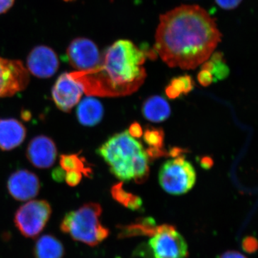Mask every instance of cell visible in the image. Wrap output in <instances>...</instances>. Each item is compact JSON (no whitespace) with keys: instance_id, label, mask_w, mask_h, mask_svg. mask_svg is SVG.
<instances>
[{"instance_id":"cell-1","label":"cell","mask_w":258,"mask_h":258,"mask_svg":"<svg viewBox=\"0 0 258 258\" xmlns=\"http://www.w3.org/2000/svg\"><path fill=\"white\" fill-rule=\"evenodd\" d=\"M221 38L206 10L182 5L161 15L154 50L169 67L192 70L210 58Z\"/></svg>"},{"instance_id":"cell-2","label":"cell","mask_w":258,"mask_h":258,"mask_svg":"<svg viewBox=\"0 0 258 258\" xmlns=\"http://www.w3.org/2000/svg\"><path fill=\"white\" fill-rule=\"evenodd\" d=\"M147 54L128 40H118L105 52L100 66L91 71L71 72L88 96L118 97L132 94L147 77Z\"/></svg>"},{"instance_id":"cell-3","label":"cell","mask_w":258,"mask_h":258,"mask_svg":"<svg viewBox=\"0 0 258 258\" xmlns=\"http://www.w3.org/2000/svg\"><path fill=\"white\" fill-rule=\"evenodd\" d=\"M109 166L112 174L121 181L143 183L149 174V159L143 146L128 131L110 137L97 150Z\"/></svg>"},{"instance_id":"cell-4","label":"cell","mask_w":258,"mask_h":258,"mask_svg":"<svg viewBox=\"0 0 258 258\" xmlns=\"http://www.w3.org/2000/svg\"><path fill=\"white\" fill-rule=\"evenodd\" d=\"M101 205L98 203L85 204L81 208L66 214L60 222L61 232L71 236L75 241L95 247L106 240L109 229L101 225Z\"/></svg>"},{"instance_id":"cell-5","label":"cell","mask_w":258,"mask_h":258,"mask_svg":"<svg viewBox=\"0 0 258 258\" xmlns=\"http://www.w3.org/2000/svg\"><path fill=\"white\" fill-rule=\"evenodd\" d=\"M144 258H187L188 245L173 225H159L151 237L147 248L140 251Z\"/></svg>"},{"instance_id":"cell-6","label":"cell","mask_w":258,"mask_h":258,"mask_svg":"<svg viewBox=\"0 0 258 258\" xmlns=\"http://www.w3.org/2000/svg\"><path fill=\"white\" fill-rule=\"evenodd\" d=\"M196 171L184 155L166 161L161 166L159 181L162 189L173 195L187 193L196 182Z\"/></svg>"},{"instance_id":"cell-7","label":"cell","mask_w":258,"mask_h":258,"mask_svg":"<svg viewBox=\"0 0 258 258\" xmlns=\"http://www.w3.org/2000/svg\"><path fill=\"white\" fill-rule=\"evenodd\" d=\"M52 208L45 200H31L17 210L14 222L20 233L35 238L43 231L50 220Z\"/></svg>"},{"instance_id":"cell-8","label":"cell","mask_w":258,"mask_h":258,"mask_svg":"<svg viewBox=\"0 0 258 258\" xmlns=\"http://www.w3.org/2000/svg\"><path fill=\"white\" fill-rule=\"evenodd\" d=\"M30 76L21 61L0 57V98L11 97L24 91Z\"/></svg>"},{"instance_id":"cell-9","label":"cell","mask_w":258,"mask_h":258,"mask_svg":"<svg viewBox=\"0 0 258 258\" xmlns=\"http://www.w3.org/2000/svg\"><path fill=\"white\" fill-rule=\"evenodd\" d=\"M69 62L79 71L96 69L101 62L99 50L95 42L86 37L75 39L66 52Z\"/></svg>"},{"instance_id":"cell-10","label":"cell","mask_w":258,"mask_h":258,"mask_svg":"<svg viewBox=\"0 0 258 258\" xmlns=\"http://www.w3.org/2000/svg\"><path fill=\"white\" fill-rule=\"evenodd\" d=\"M83 93L81 83L71 73L61 74L52 89V100L56 106L67 113L79 103Z\"/></svg>"},{"instance_id":"cell-11","label":"cell","mask_w":258,"mask_h":258,"mask_svg":"<svg viewBox=\"0 0 258 258\" xmlns=\"http://www.w3.org/2000/svg\"><path fill=\"white\" fill-rule=\"evenodd\" d=\"M59 60L55 51L50 47L39 45L34 47L27 59L28 72L40 79H48L57 72Z\"/></svg>"},{"instance_id":"cell-12","label":"cell","mask_w":258,"mask_h":258,"mask_svg":"<svg viewBox=\"0 0 258 258\" xmlns=\"http://www.w3.org/2000/svg\"><path fill=\"white\" fill-rule=\"evenodd\" d=\"M8 189L18 201L25 202L35 198L40 190L38 176L31 171L21 169L15 171L8 181Z\"/></svg>"},{"instance_id":"cell-13","label":"cell","mask_w":258,"mask_h":258,"mask_svg":"<svg viewBox=\"0 0 258 258\" xmlns=\"http://www.w3.org/2000/svg\"><path fill=\"white\" fill-rule=\"evenodd\" d=\"M57 149L55 142L46 136H37L30 141L27 149L29 161L40 169H47L55 164Z\"/></svg>"},{"instance_id":"cell-14","label":"cell","mask_w":258,"mask_h":258,"mask_svg":"<svg viewBox=\"0 0 258 258\" xmlns=\"http://www.w3.org/2000/svg\"><path fill=\"white\" fill-rule=\"evenodd\" d=\"M25 125L14 118L0 119V149L13 150L19 147L26 138Z\"/></svg>"},{"instance_id":"cell-15","label":"cell","mask_w":258,"mask_h":258,"mask_svg":"<svg viewBox=\"0 0 258 258\" xmlns=\"http://www.w3.org/2000/svg\"><path fill=\"white\" fill-rule=\"evenodd\" d=\"M76 110L78 120L85 126H94L103 117V107L101 102L93 97H88L79 102Z\"/></svg>"},{"instance_id":"cell-16","label":"cell","mask_w":258,"mask_h":258,"mask_svg":"<svg viewBox=\"0 0 258 258\" xmlns=\"http://www.w3.org/2000/svg\"><path fill=\"white\" fill-rule=\"evenodd\" d=\"M33 254L35 258H63L64 247L55 236L47 234L36 241Z\"/></svg>"},{"instance_id":"cell-17","label":"cell","mask_w":258,"mask_h":258,"mask_svg":"<svg viewBox=\"0 0 258 258\" xmlns=\"http://www.w3.org/2000/svg\"><path fill=\"white\" fill-rule=\"evenodd\" d=\"M142 111L144 116L147 120L154 123L164 121L171 115V108L169 103L163 97L159 96L148 98L144 102Z\"/></svg>"},{"instance_id":"cell-18","label":"cell","mask_w":258,"mask_h":258,"mask_svg":"<svg viewBox=\"0 0 258 258\" xmlns=\"http://www.w3.org/2000/svg\"><path fill=\"white\" fill-rule=\"evenodd\" d=\"M158 226L152 217L139 219L134 223L122 226L120 227V238L135 237V236H149L152 237L155 234Z\"/></svg>"},{"instance_id":"cell-19","label":"cell","mask_w":258,"mask_h":258,"mask_svg":"<svg viewBox=\"0 0 258 258\" xmlns=\"http://www.w3.org/2000/svg\"><path fill=\"white\" fill-rule=\"evenodd\" d=\"M202 69L211 72L215 82L225 79L230 74V69L224 60L223 54L220 52H213L210 58L203 62Z\"/></svg>"},{"instance_id":"cell-20","label":"cell","mask_w":258,"mask_h":258,"mask_svg":"<svg viewBox=\"0 0 258 258\" xmlns=\"http://www.w3.org/2000/svg\"><path fill=\"white\" fill-rule=\"evenodd\" d=\"M111 195L117 203L130 210L137 211L141 210L143 206L142 199L137 195L129 193L123 187V183L113 185L111 190Z\"/></svg>"},{"instance_id":"cell-21","label":"cell","mask_w":258,"mask_h":258,"mask_svg":"<svg viewBox=\"0 0 258 258\" xmlns=\"http://www.w3.org/2000/svg\"><path fill=\"white\" fill-rule=\"evenodd\" d=\"M60 164L63 171H79L85 176H89L91 173V169L85 164L84 159L77 154L61 156Z\"/></svg>"},{"instance_id":"cell-22","label":"cell","mask_w":258,"mask_h":258,"mask_svg":"<svg viewBox=\"0 0 258 258\" xmlns=\"http://www.w3.org/2000/svg\"><path fill=\"white\" fill-rule=\"evenodd\" d=\"M144 141L150 147L163 149L164 147V133L161 128L147 127L144 132Z\"/></svg>"},{"instance_id":"cell-23","label":"cell","mask_w":258,"mask_h":258,"mask_svg":"<svg viewBox=\"0 0 258 258\" xmlns=\"http://www.w3.org/2000/svg\"><path fill=\"white\" fill-rule=\"evenodd\" d=\"M169 86L181 96V94L186 95L191 92L195 86V83L191 76L185 75L171 80Z\"/></svg>"},{"instance_id":"cell-24","label":"cell","mask_w":258,"mask_h":258,"mask_svg":"<svg viewBox=\"0 0 258 258\" xmlns=\"http://www.w3.org/2000/svg\"><path fill=\"white\" fill-rule=\"evenodd\" d=\"M242 247L244 252L247 253H254L257 249V239L252 236L244 237L242 242Z\"/></svg>"},{"instance_id":"cell-25","label":"cell","mask_w":258,"mask_h":258,"mask_svg":"<svg viewBox=\"0 0 258 258\" xmlns=\"http://www.w3.org/2000/svg\"><path fill=\"white\" fill-rule=\"evenodd\" d=\"M83 174L79 171H66L64 174V180L66 183L71 186H75L81 182Z\"/></svg>"},{"instance_id":"cell-26","label":"cell","mask_w":258,"mask_h":258,"mask_svg":"<svg viewBox=\"0 0 258 258\" xmlns=\"http://www.w3.org/2000/svg\"><path fill=\"white\" fill-rule=\"evenodd\" d=\"M198 80L202 86L206 87L213 82V76L210 71L202 69L198 74Z\"/></svg>"},{"instance_id":"cell-27","label":"cell","mask_w":258,"mask_h":258,"mask_svg":"<svg viewBox=\"0 0 258 258\" xmlns=\"http://www.w3.org/2000/svg\"><path fill=\"white\" fill-rule=\"evenodd\" d=\"M242 0H215L217 5L224 10H233L240 5Z\"/></svg>"},{"instance_id":"cell-28","label":"cell","mask_w":258,"mask_h":258,"mask_svg":"<svg viewBox=\"0 0 258 258\" xmlns=\"http://www.w3.org/2000/svg\"><path fill=\"white\" fill-rule=\"evenodd\" d=\"M148 157L152 158V159H157V158L166 157V156H169V153L164 150V149H158V148L149 147V149L146 151Z\"/></svg>"},{"instance_id":"cell-29","label":"cell","mask_w":258,"mask_h":258,"mask_svg":"<svg viewBox=\"0 0 258 258\" xmlns=\"http://www.w3.org/2000/svg\"><path fill=\"white\" fill-rule=\"evenodd\" d=\"M128 132L134 139L141 138L143 136L144 133L142 125L137 123V122H134V123L130 125Z\"/></svg>"},{"instance_id":"cell-30","label":"cell","mask_w":258,"mask_h":258,"mask_svg":"<svg viewBox=\"0 0 258 258\" xmlns=\"http://www.w3.org/2000/svg\"><path fill=\"white\" fill-rule=\"evenodd\" d=\"M15 0H0V15L4 14L11 9Z\"/></svg>"},{"instance_id":"cell-31","label":"cell","mask_w":258,"mask_h":258,"mask_svg":"<svg viewBox=\"0 0 258 258\" xmlns=\"http://www.w3.org/2000/svg\"><path fill=\"white\" fill-rule=\"evenodd\" d=\"M218 258H247L243 254L240 253L238 251L228 250L226 251L219 256Z\"/></svg>"},{"instance_id":"cell-32","label":"cell","mask_w":258,"mask_h":258,"mask_svg":"<svg viewBox=\"0 0 258 258\" xmlns=\"http://www.w3.org/2000/svg\"><path fill=\"white\" fill-rule=\"evenodd\" d=\"M213 160L212 158L204 157L200 160V165L205 169H210L213 166Z\"/></svg>"},{"instance_id":"cell-33","label":"cell","mask_w":258,"mask_h":258,"mask_svg":"<svg viewBox=\"0 0 258 258\" xmlns=\"http://www.w3.org/2000/svg\"><path fill=\"white\" fill-rule=\"evenodd\" d=\"M165 92L166 96L170 98V99H176V98H179L180 96L179 93H176L169 85L166 86Z\"/></svg>"},{"instance_id":"cell-34","label":"cell","mask_w":258,"mask_h":258,"mask_svg":"<svg viewBox=\"0 0 258 258\" xmlns=\"http://www.w3.org/2000/svg\"><path fill=\"white\" fill-rule=\"evenodd\" d=\"M185 150L181 148L174 147L171 149L169 153V155L172 157H179V156L184 155Z\"/></svg>"},{"instance_id":"cell-35","label":"cell","mask_w":258,"mask_h":258,"mask_svg":"<svg viewBox=\"0 0 258 258\" xmlns=\"http://www.w3.org/2000/svg\"><path fill=\"white\" fill-rule=\"evenodd\" d=\"M64 1L70 2V1H73V0H64Z\"/></svg>"}]
</instances>
